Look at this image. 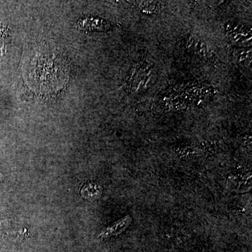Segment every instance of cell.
<instances>
[{"label":"cell","mask_w":252,"mask_h":252,"mask_svg":"<svg viewBox=\"0 0 252 252\" xmlns=\"http://www.w3.org/2000/svg\"><path fill=\"white\" fill-rule=\"evenodd\" d=\"M130 219L129 217L123 219V220H119L115 224L113 225L112 226L109 227L105 231L101 233L99 236V238L104 239L109 238L112 235L119 234L122 233L126 229V227L130 223Z\"/></svg>","instance_id":"cell-1"}]
</instances>
